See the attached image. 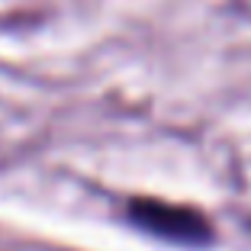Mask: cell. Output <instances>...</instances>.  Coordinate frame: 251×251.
I'll return each instance as SVG.
<instances>
[{"instance_id": "1", "label": "cell", "mask_w": 251, "mask_h": 251, "mask_svg": "<svg viewBox=\"0 0 251 251\" xmlns=\"http://www.w3.org/2000/svg\"><path fill=\"white\" fill-rule=\"evenodd\" d=\"M129 219L139 229L161 235L168 242H184V245L209 242V222L187 206H171V203H158V200H132Z\"/></svg>"}]
</instances>
